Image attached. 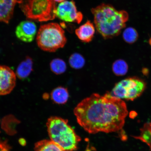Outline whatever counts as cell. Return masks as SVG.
<instances>
[{
  "label": "cell",
  "instance_id": "cell-1",
  "mask_svg": "<svg viewBox=\"0 0 151 151\" xmlns=\"http://www.w3.org/2000/svg\"><path fill=\"white\" fill-rule=\"evenodd\" d=\"M73 112L78 124L92 134L120 131L128 114L125 103L109 92L104 96L92 94L79 103Z\"/></svg>",
  "mask_w": 151,
  "mask_h": 151
},
{
  "label": "cell",
  "instance_id": "cell-2",
  "mask_svg": "<svg viewBox=\"0 0 151 151\" xmlns=\"http://www.w3.org/2000/svg\"><path fill=\"white\" fill-rule=\"evenodd\" d=\"M95 27L105 39L118 35L125 27L128 14L124 11H118L112 5L102 4L91 9Z\"/></svg>",
  "mask_w": 151,
  "mask_h": 151
},
{
  "label": "cell",
  "instance_id": "cell-3",
  "mask_svg": "<svg viewBox=\"0 0 151 151\" xmlns=\"http://www.w3.org/2000/svg\"><path fill=\"white\" fill-rule=\"evenodd\" d=\"M47 126L51 140L59 145L64 151L77 150L81 138L69 125L68 120L52 116L48 119Z\"/></svg>",
  "mask_w": 151,
  "mask_h": 151
},
{
  "label": "cell",
  "instance_id": "cell-4",
  "mask_svg": "<svg viewBox=\"0 0 151 151\" xmlns=\"http://www.w3.org/2000/svg\"><path fill=\"white\" fill-rule=\"evenodd\" d=\"M65 31L58 23H50L40 26L38 32L37 41L41 50L54 52L65 46L67 40Z\"/></svg>",
  "mask_w": 151,
  "mask_h": 151
},
{
  "label": "cell",
  "instance_id": "cell-5",
  "mask_svg": "<svg viewBox=\"0 0 151 151\" xmlns=\"http://www.w3.org/2000/svg\"><path fill=\"white\" fill-rule=\"evenodd\" d=\"M20 7L27 18L38 22L48 21L56 17L54 0H28Z\"/></svg>",
  "mask_w": 151,
  "mask_h": 151
},
{
  "label": "cell",
  "instance_id": "cell-6",
  "mask_svg": "<svg viewBox=\"0 0 151 151\" xmlns=\"http://www.w3.org/2000/svg\"><path fill=\"white\" fill-rule=\"evenodd\" d=\"M145 87L144 82L135 78H128L115 85L111 95L120 99L133 101L142 93Z\"/></svg>",
  "mask_w": 151,
  "mask_h": 151
},
{
  "label": "cell",
  "instance_id": "cell-7",
  "mask_svg": "<svg viewBox=\"0 0 151 151\" xmlns=\"http://www.w3.org/2000/svg\"><path fill=\"white\" fill-rule=\"evenodd\" d=\"M56 14L60 19L68 22L80 24L83 18L82 14L77 11L73 1H65L60 3L57 7Z\"/></svg>",
  "mask_w": 151,
  "mask_h": 151
},
{
  "label": "cell",
  "instance_id": "cell-8",
  "mask_svg": "<svg viewBox=\"0 0 151 151\" xmlns=\"http://www.w3.org/2000/svg\"><path fill=\"white\" fill-rule=\"evenodd\" d=\"M16 75L10 68L0 65V95H7L14 90L16 85Z\"/></svg>",
  "mask_w": 151,
  "mask_h": 151
},
{
  "label": "cell",
  "instance_id": "cell-9",
  "mask_svg": "<svg viewBox=\"0 0 151 151\" xmlns=\"http://www.w3.org/2000/svg\"><path fill=\"white\" fill-rule=\"evenodd\" d=\"M37 32V26L34 22L24 21L17 26L15 33L18 39L23 42L28 43L33 40Z\"/></svg>",
  "mask_w": 151,
  "mask_h": 151
},
{
  "label": "cell",
  "instance_id": "cell-10",
  "mask_svg": "<svg viewBox=\"0 0 151 151\" xmlns=\"http://www.w3.org/2000/svg\"><path fill=\"white\" fill-rule=\"evenodd\" d=\"M23 0H0V22L8 24L14 14L17 3L22 4Z\"/></svg>",
  "mask_w": 151,
  "mask_h": 151
},
{
  "label": "cell",
  "instance_id": "cell-11",
  "mask_svg": "<svg viewBox=\"0 0 151 151\" xmlns=\"http://www.w3.org/2000/svg\"><path fill=\"white\" fill-rule=\"evenodd\" d=\"M95 32L93 24L90 21H88L76 30L75 33L81 41L85 42H89L93 39Z\"/></svg>",
  "mask_w": 151,
  "mask_h": 151
},
{
  "label": "cell",
  "instance_id": "cell-12",
  "mask_svg": "<svg viewBox=\"0 0 151 151\" xmlns=\"http://www.w3.org/2000/svg\"><path fill=\"white\" fill-rule=\"evenodd\" d=\"M32 59L27 56L21 62L17 69L16 74L20 80H24L31 74L33 70Z\"/></svg>",
  "mask_w": 151,
  "mask_h": 151
},
{
  "label": "cell",
  "instance_id": "cell-13",
  "mask_svg": "<svg viewBox=\"0 0 151 151\" xmlns=\"http://www.w3.org/2000/svg\"><path fill=\"white\" fill-rule=\"evenodd\" d=\"M53 101L58 104H63L67 103L69 97L67 88L60 86L53 90L50 94Z\"/></svg>",
  "mask_w": 151,
  "mask_h": 151
},
{
  "label": "cell",
  "instance_id": "cell-14",
  "mask_svg": "<svg viewBox=\"0 0 151 151\" xmlns=\"http://www.w3.org/2000/svg\"><path fill=\"white\" fill-rule=\"evenodd\" d=\"M35 151H65L51 140H43L36 143Z\"/></svg>",
  "mask_w": 151,
  "mask_h": 151
},
{
  "label": "cell",
  "instance_id": "cell-15",
  "mask_svg": "<svg viewBox=\"0 0 151 151\" xmlns=\"http://www.w3.org/2000/svg\"><path fill=\"white\" fill-rule=\"evenodd\" d=\"M140 135L135 137L146 143L151 150V123L145 124L140 129Z\"/></svg>",
  "mask_w": 151,
  "mask_h": 151
},
{
  "label": "cell",
  "instance_id": "cell-16",
  "mask_svg": "<svg viewBox=\"0 0 151 151\" xmlns=\"http://www.w3.org/2000/svg\"><path fill=\"white\" fill-rule=\"evenodd\" d=\"M51 70L57 75L62 74L65 72L67 69L65 62L60 58L53 60L50 63Z\"/></svg>",
  "mask_w": 151,
  "mask_h": 151
},
{
  "label": "cell",
  "instance_id": "cell-17",
  "mask_svg": "<svg viewBox=\"0 0 151 151\" xmlns=\"http://www.w3.org/2000/svg\"><path fill=\"white\" fill-rule=\"evenodd\" d=\"M112 70L115 75L118 76H122L127 73L128 66L124 60H118L113 63Z\"/></svg>",
  "mask_w": 151,
  "mask_h": 151
},
{
  "label": "cell",
  "instance_id": "cell-18",
  "mask_svg": "<svg viewBox=\"0 0 151 151\" xmlns=\"http://www.w3.org/2000/svg\"><path fill=\"white\" fill-rule=\"evenodd\" d=\"M69 63L71 67L75 69H80L85 65V60L83 56L78 53L72 55L69 58Z\"/></svg>",
  "mask_w": 151,
  "mask_h": 151
},
{
  "label": "cell",
  "instance_id": "cell-19",
  "mask_svg": "<svg viewBox=\"0 0 151 151\" xmlns=\"http://www.w3.org/2000/svg\"><path fill=\"white\" fill-rule=\"evenodd\" d=\"M124 40L129 43L135 42L138 37V34L134 28L128 27L125 30L123 34Z\"/></svg>",
  "mask_w": 151,
  "mask_h": 151
},
{
  "label": "cell",
  "instance_id": "cell-20",
  "mask_svg": "<svg viewBox=\"0 0 151 151\" xmlns=\"http://www.w3.org/2000/svg\"><path fill=\"white\" fill-rule=\"evenodd\" d=\"M10 147L6 141L0 139V151H10Z\"/></svg>",
  "mask_w": 151,
  "mask_h": 151
},
{
  "label": "cell",
  "instance_id": "cell-21",
  "mask_svg": "<svg viewBox=\"0 0 151 151\" xmlns=\"http://www.w3.org/2000/svg\"><path fill=\"white\" fill-rule=\"evenodd\" d=\"M54 1L55 2H56L61 3L62 2L65 1V0H54Z\"/></svg>",
  "mask_w": 151,
  "mask_h": 151
},
{
  "label": "cell",
  "instance_id": "cell-22",
  "mask_svg": "<svg viewBox=\"0 0 151 151\" xmlns=\"http://www.w3.org/2000/svg\"><path fill=\"white\" fill-rule=\"evenodd\" d=\"M85 151H91V150H90V149L89 148V146H88H88L87 147L86 150Z\"/></svg>",
  "mask_w": 151,
  "mask_h": 151
},
{
  "label": "cell",
  "instance_id": "cell-23",
  "mask_svg": "<svg viewBox=\"0 0 151 151\" xmlns=\"http://www.w3.org/2000/svg\"><path fill=\"white\" fill-rule=\"evenodd\" d=\"M150 45H151V39L150 40Z\"/></svg>",
  "mask_w": 151,
  "mask_h": 151
},
{
  "label": "cell",
  "instance_id": "cell-24",
  "mask_svg": "<svg viewBox=\"0 0 151 151\" xmlns=\"http://www.w3.org/2000/svg\"></svg>",
  "mask_w": 151,
  "mask_h": 151
}]
</instances>
